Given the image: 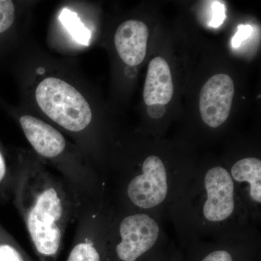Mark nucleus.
I'll return each instance as SVG.
<instances>
[{
  "instance_id": "f257e3e1",
  "label": "nucleus",
  "mask_w": 261,
  "mask_h": 261,
  "mask_svg": "<svg viewBox=\"0 0 261 261\" xmlns=\"http://www.w3.org/2000/svg\"><path fill=\"white\" fill-rule=\"evenodd\" d=\"M13 184L37 261H58L67 228L86 203L62 177L37 161H23Z\"/></svg>"
},
{
  "instance_id": "f03ea898",
  "label": "nucleus",
  "mask_w": 261,
  "mask_h": 261,
  "mask_svg": "<svg viewBox=\"0 0 261 261\" xmlns=\"http://www.w3.org/2000/svg\"><path fill=\"white\" fill-rule=\"evenodd\" d=\"M36 99L43 112L65 130L79 133L92 122L89 102L65 81L55 77L43 80L36 89Z\"/></svg>"
},
{
  "instance_id": "7ed1b4c3",
  "label": "nucleus",
  "mask_w": 261,
  "mask_h": 261,
  "mask_svg": "<svg viewBox=\"0 0 261 261\" xmlns=\"http://www.w3.org/2000/svg\"><path fill=\"white\" fill-rule=\"evenodd\" d=\"M159 225L144 214L122 218L117 227V238L108 247L110 261H142L157 243Z\"/></svg>"
},
{
  "instance_id": "20e7f679",
  "label": "nucleus",
  "mask_w": 261,
  "mask_h": 261,
  "mask_svg": "<svg viewBox=\"0 0 261 261\" xmlns=\"http://www.w3.org/2000/svg\"><path fill=\"white\" fill-rule=\"evenodd\" d=\"M142 172L128 182L126 197L136 207L152 208L162 203L167 196V171L162 160L150 155L144 161Z\"/></svg>"
},
{
  "instance_id": "39448f33",
  "label": "nucleus",
  "mask_w": 261,
  "mask_h": 261,
  "mask_svg": "<svg viewBox=\"0 0 261 261\" xmlns=\"http://www.w3.org/2000/svg\"><path fill=\"white\" fill-rule=\"evenodd\" d=\"M65 261H110L106 240L102 238L100 220L93 202L84 206Z\"/></svg>"
},
{
  "instance_id": "423d86ee",
  "label": "nucleus",
  "mask_w": 261,
  "mask_h": 261,
  "mask_svg": "<svg viewBox=\"0 0 261 261\" xmlns=\"http://www.w3.org/2000/svg\"><path fill=\"white\" fill-rule=\"evenodd\" d=\"M20 123L29 144L39 156L56 164L59 171L71 164L66 159L68 143L59 130L28 115L20 117Z\"/></svg>"
},
{
  "instance_id": "0eeeda50",
  "label": "nucleus",
  "mask_w": 261,
  "mask_h": 261,
  "mask_svg": "<svg viewBox=\"0 0 261 261\" xmlns=\"http://www.w3.org/2000/svg\"><path fill=\"white\" fill-rule=\"evenodd\" d=\"M234 96L232 79L227 74L214 75L202 87L200 112L207 126L217 128L228 119Z\"/></svg>"
},
{
  "instance_id": "6e6552de",
  "label": "nucleus",
  "mask_w": 261,
  "mask_h": 261,
  "mask_svg": "<svg viewBox=\"0 0 261 261\" xmlns=\"http://www.w3.org/2000/svg\"><path fill=\"white\" fill-rule=\"evenodd\" d=\"M206 199L202 213L211 222L227 219L234 210V184L227 170L221 166L209 169L205 176Z\"/></svg>"
},
{
  "instance_id": "1a4fd4ad",
  "label": "nucleus",
  "mask_w": 261,
  "mask_h": 261,
  "mask_svg": "<svg viewBox=\"0 0 261 261\" xmlns=\"http://www.w3.org/2000/svg\"><path fill=\"white\" fill-rule=\"evenodd\" d=\"M148 37L147 25L140 20H126L118 27L115 46L118 56L128 66H137L144 61Z\"/></svg>"
},
{
  "instance_id": "9d476101",
  "label": "nucleus",
  "mask_w": 261,
  "mask_h": 261,
  "mask_svg": "<svg viewBox=\"0 0 261 261\" xmlns=\"http://www.w3.org/2000/svg\"><path fill=\"white\" fill-rule=\"evenodd\" d=\"M173 84L167 61L156 57L150 61L144 87L143 97L147 106L154 104L166 106L172 99Z\"/></svg>"
},
{
  "instance_id": "9b49d317",
  "label": "nucleus",
  "mask_w": 261,
  "mask_h": 261,
  "mask_svg": "<svg viewBox=\"0 0 261 261\" xmlns=\"http://www.w3.org/2000/svg\"><path fill=\"white\" fill-rule=\"evenodd\" d=\"M232 179L250 185V195L256 203L261 202V161L255 158L240 160L231 170Z\"/></svg>"
},
{
  "instance_id": "f8f14e48",
  "label": "nucleus",
  "mask_w": 261,
  "mask_h": 261,
  "mask_svg": "<svg viewBox=\"0 0 261 261\" xmlns=\"http://www.w3.org/2000/svg\"><path fill=\"white\" fill-rule=\"evenodd\" d=\"M59 19L75 42L83 45H89L91 33L82 23L75 12L68 8H63L60 13Z\"/></svg>"
},
{
  "instance_id": "ddd939ff",
  "label": "nucleus",
  "mask_w": 261,
  "mask_h": 261,
  "mask_svg": "<svg viewBox=\"0 0 261 261\" xmlns=\"http://www.w3.org/2000/svg\"><path fill=\"white\" fill-rule=\"evenodd\" d=\"M0 261H34L18 244L13 241L0 243Z\"/></svg>"
},
{
  "instance_id": "4468645a",
  "label": "nucleus",
  "mask_w": 261,
  "mask_h": 261,
  "mask_svg": "<svg viewBox=\"0 0 261 261\" xmlns=\"http://www.w3.org/2000/svg\"><path fill=\"white\" fill-rule=\"evenodd\" d=\"M15 19V6L10 0H0V34L8 31Z\"/></svg>"
},
{
  "instance_id": "2eb2a0df",
  "label": "nucleus",
  "mask_w": 261,
  "mask_h": 261,
  "mask_svg": "<svg viewBox=\"0 0 261 261\" xmlns=\"http://www.w3.org/2000/svg\"><path fill=\"white\" fill-rule=\"evenodd\" d=\"M197 261H239L238 256L226 249H217L207 252Z\"/></svg>"
},
{
  "instance_id": "dca6fc26",
  "label": "nucleus",
  "mask_w": 261,
  "mask_h": 261,
  "mask_svg": "<svg viewBox=\"0 0 261 261\" xmlns=\"http://www.w3.org/2000/svg\"><path fill=\"white\" fill-rule=\"evenodd\" d=\"M226 17L225 5L220 2H213L212 18H211L210 27L218 28L224 23Z\"/></svg>"
},
{
  "instance_id": "f3484780",
  "label": "nucleus",
  "mask_w": 261,
  "mask_h": 261,
  "mask_svg": "<svg viewBox=\"0 0 261 261\" xmlns=\"http://www.w3.org/2000/svg\"><path fill=\"white\" fill-rule=\"evenodd\" d=\"M252 34V27L250 25H238V32L233 36L231 39V44L233 48L240 47L242 43L245 42L247 39L251 37Z\"/></svg>"
},
{
  "instance_id": "a211bd4d",
  "label": "nucleus",
  "mask_w": 261,
  "mask_h": 261,
  "mask_svg": "<svg viewBox=\"0 0 261 261\" xmlns=\"http://www.w3.org/2000/svg\"><path fill=\"white\" fill-rule=\"evenodd\" d=\"M147 113L152 118H161L166 113L165 106L160 104H154L147 106Z\"/></svg>"
},
{
  "instance_id": "6ab92c4d",
  "label": "nucleus",
  "mask_w": 261,
  "mask_h": 261,
  "mask_svg": "<svg viewBox=\"0 0 261 261\" xmlns=\"http://www.w3.org/2000/svg\"><path fill=\"white\" fill-rule=\"evenodd\" d=\"M8 173V167H7L6 161L1 151H0V184L4 181Z\"/></svg>"
}]
</instances>
